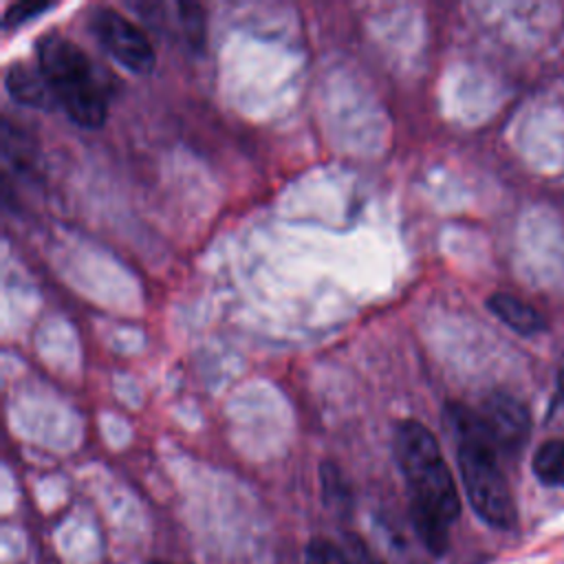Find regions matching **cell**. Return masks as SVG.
I'll return each instance as SVG.
<instances>
[{
    "instance_id": "1",
    "label": "cell",
    "mask_w": 564,
    "mask_h": 564,
    "mask_svg": "<svg viewBox=\"0 0 564 564\" xmlns=\"http://www.w3.org/2000/svg\"><path fill=\"white\" fill-rule=\"evenodd\" d=\"M394 460L410 494V518L427 551L441 555L449 524L460 516V500L436 436L416 419H403L392 436Z\"/></svg>"
},
{
    "instance_id": "2",
    "label": "cell",
    "mask_w": 564,
    "mask_h": 564,
    "mask_svg": "<svg viewBox=\"0 0 564 564\" xmlns=\"http://www.w3.org/2000/svg\"><path fill=\"white\" fill-rule=\"evenodd\" d=\"M37 66L57 106L82 128H99L108 115V95L88 53L62 33H44L37 44Z\"/></svg>"
},
{
    "instance_id": "3",
    "label": "cell",
    "mask_w": 564,
    "mask_h": 564,
    "mask_svg": "<svg viewBox=\"0 0 564 564\" xmlns=\"http://www.w3.org/2000/svg\"><path fill=\"white\" fill-rule=\"evenodd\" d=\"M456 458L467 500L478 518L500 531L513 529L518 511L496 449L480 438H458Z\"/></svg>"
},
{
    "instance_id": "4",
    "label": "cell",
    "mask_w": 564,
    "mask_h": 564,
    "mask_svg": "<svg viewBox=\"0 0 564 564\" xmlns=\"http://www.w3.org/2000/svg\"><path fill=\"white\" fill-rule=\"evenodd\" d=\"M86 26L99 46L132 73H150L156 55L148 35L123 13L112 7L97 4L88 11Z\"/></svg>"
},
{
    "instance_id": "5",
    "label": "cell",
    "mask_w": 564,
    "mask_h": 564,
    "mask_svg": "<svg viewBox=\"0 0 564 564\" xmlns=\"http://www.w3.org/2000/svg\"><path fill=\"white\" fill-rule=\"evenodd\" d=\"M478 416L496 452L516 454L524 447L531 432V414L520 399L496 390L485 397Z\"/></svg>"
},
{
    "instance_id": "6",
    "label": "cell",
    "mask_w": 564,
    "mask_h": 564,
    "mask_svg": "<svg viewBox=\"0 0 564 564\" xmlns=\"http://www.w3.org/2000/svg\"><path fill=\"white\" fill-rule=\"evenodd\" d=\"M4 86L13 101L31 108H53L57 106L55 95L40 70V66H31L26 62H13L4 70Z\"/></svg>"
},
{
    "instance_id": "7",
    "label": "cell",
    "mask_w": 564,
    "mask_h": 564,
    "mask_svg": "<svg viewBox=\"0 0 564 564\" xmlns=\"http://www.w3.org/2000/svg\"><path fill=\"white\" fill-rule=\"evenodd\" d=\"M487 308L518 335L529 337L544 328V317L529 302L520 300L518 295L502 293V291L491 293L487 297Z\"/></svg>"
},
{
    "instance_id": "8",
    "label": "cell",
    "mask_w": 564,
    "mask_h": 564,
    "mask_svg": "<svg viewBox=\"0 0 564 564\" xmlns=\"http://www.w3.org/2000/svg\"><path fill=\"white\" fill-rule=\"evenodd\" d=\"M531 465L540 482L553 487L564 485V438L544 441L535 449Z\"/></svg>"
},
{
    "instance_id": "9",
    "label": "cell",
    "mask_w": 564,
    "mask_h": 564,
    "mask_svg": "<svg viewBox=\"0 0 564 564\" xmlns=\"http://www.w3.org/2000/svg\"><path fill=\"white\" fill-rule=\"evenodd\" d=\"M319 478H322L324 502H326L335 513H348L350 507H352V496H350L348 482L344 480L339 467L333 465V463H322Z\"/></svg>"
},
{
    "instance_id": "10",
    "label": "cell",
    "mask_w": 564,
    "mask_h": 564,
    "mask_svg": "<svg viewBox=\"0 0 564 564\" xmlns=\"http://www.w3.org/2000/svg\"><path fill=\"white\" fill-rule=\"evenodd\" d=\"M304 564H352L346 549H339L337 544L315 538L308 542L304 553Z\"/></svg>"
},
{
    "instance_id": "11",
    "label": "cell",
    "mask_w": 564,
    "mask_h": 564,
    "mask_svg": "<svg viewBox=\"0 0 564 564\" xmlns=\"http://www.w3.org/2000/svg\"><path fill=\"white\" fill-rule=\"evenodd\" d=\"M176 11L181 13V22L185 26V35L192 44L203 42V33H205V18H203V9L200 4L194 2H178Z\"/></svg>"
},
{
    "instance_id": "12",
    "label": "cell",
    "mask_w": 564,
    "mask_h": 564,
    "mask_svg": "<svg viewBox=\"0 0 564 564\" xmlns=\"http://www.w3.org/2000/svg\"><path fill=\"white\" fill-rule=\"evenodd\" d=\"M51 2H35V0H20V2H13L7 7L4 15H2V22L4 26H15L37 13H42L44 9H48Z\"/></svg>"
},
{
    "instance_id": "13",
    "label": "cell",
    "mask_w": 564,
    "mask_h": 564,
    "mask_svg": "<svg viewBox=\"0 0 564 564\" xmlns=\"http://www.w3.org/2000/svg\"><path fill=\"white\" fill-rule=\"evenodd\" d=\"M344 549H346V553H348V557H350L352 564H383L377 555H372V553L366 549V544H364L357 535H348Z\"/></svg>"
},
{
    "instance_id": "14",
    "label": "cell",
    "mask_w": 564,
    "mask_h": 564,
    "mask_svg": "<svg viewBox=\"0 0 564 564\" xmlns=\"http://www.w3.org/2000/svg\"><path fill=\"white\" fill-rule=\"evenodd\" d=\"M557 386H560V392H562V397H564V368H562L560 375H557Z\"/></svg>"
},
{
    "instance_id": "15",
    "label": "cell",
    "mask_w": 564,
    "mask_h": 564,
    "mask_svg": "<svg viewBox=\"0 0 564 564\" xmlns=\"http://www.w3.org/2000/svg\"><path fill=\"white\" fill-rule=\"evenodd\" d=\"M150 564H170V562H150Z\"/></svg>"
}]
</instances>
